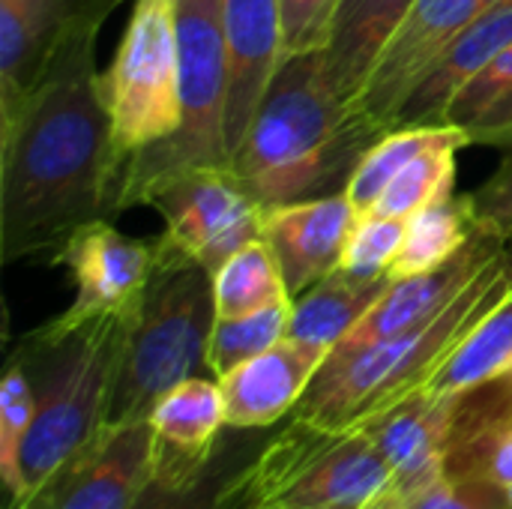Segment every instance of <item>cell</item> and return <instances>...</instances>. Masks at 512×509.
<instances>
[{
  "mask_svg": "<svg viewBox=\"0 0 512 509\" xmlns=\"http://www.w3.org/2000/svg\"><path fill=\"white\" fill-rule=\"evenodd\" d=\"M120 0H78L30 87L0 108L3 261L57 252L114 207V141L96 72L99 27Z\"/></svg>",
  "mask_w": 512,
  "mask_h": 509,
  "instance_id": "6da1fadb",
  "label": "cell"
},
{
  "mask_svg": "<svg viewBox=\"0 0 512 509\" xmlns=\"http://www.w3.org/2000/svg\"><path fill=\"white\" fill-rule=\"evenodd\" d=\"M381 135L333 90L324 51L285 57L231 159L261 210L345 192Z\"/></svg>",
  "mask_w": 512,
  "mask_h": 509,
  "instance_id": "7a4b0ae2",
  "label": "cell"
},
{
  "mask_svg": "<svg viewBox=\"0 0 512 509\" xmlns=\"http://www.w3.org/2000/svg\"><path fill=\"white\" fill-rule=\"evenodd\" d=\"M510 288L504 255H498L438 315L345 360H327L297 405L294 417L327 429H354L390 405L408 399L429 384L450 351L498 300L510 294Z\"/></svg>",
  "mask_w": 512,
  "mask_h": 509,
  "instance_id": "3957f363",
  "label": "cell"
},
{
  "mask_svg": "<svg viewBox=\"0 0 512 509\" xmlns=\"http://www.w3.org/2000/svg\"><path fill=\"white\" fill-rule=\"evenodd\" d=\"M213 324V273L174 252L165 240V258L153 282L123 321L108 423L150 420V411L171 387L207 369Z\"/></svg>",
  "mask_w": 512,
  "mask_h": 509,
  "instance_id": "277c9868",
  "label": "cell"
},
{
  "mask_svg": "<svg viewBox=\"0 0 512 509\" xmlns=\"http://www.w3.org/2000/svg\"><path fill=\"white\" fill-rule=\"evenodd\" d=\"M393 471L366 429H327L294 417L225 486L246 509L372 507Z\"/></svg>",
  "mask_w": 512,
  "mask_h": 509,
  "instance_id": "5b68a950",
  "label": "cell"
},
{
  "mask_svg": "<svg viewBox=\"0 0 512 509\" xmlns=\"http://www.w3.org/2000/svg\"><path fill=\"white\" fill-rule=\"evenodd\" d=\"M180 129L132 159L117 183L114 213L135 207L156 180L192 168H231L225 144V33L222 0H177Z\"/></svg>",
  "mask_w": 512,
  "mask_h": 509,
  "instance_id": "8992f818",
  "label": "cell"
},
{
  "mask_svg": "<svg viewBox=\"0 0 512 509\" xmlns=\"http://www.w3.org/2000/svg\"><path fill=\"white\" fill-rule=\"evenodd\" d=\"M123 321L126 318L93 321L66 342L42 351L54 363L48 366L42 387H36V417L21 453V495L39 486L108 423L120 366Z\"/></svg>",
  "mask_w": 512,
  "mask_h": 509,
  "instance_id": "52a82bcc",
  "label": "cell"
},
{
  "mask_svg": "<svg viewBox=\"0 0 512 509\" xmlns=\"http://www.w3.org/2000/svg\"><path fill=\"white\" fill-rule=\"evenodd\" d=\"M99 90L111 114L117 195L123 168L180 129L177 0L132 3L117 54L99 75Z\"/></svg>",
  "mask_w": 512,
  "mask_h": 509,
  "instance_id": "ba28073f",
  "label": "cell"
},
{
  "mask_svg": "<svg viewBox=\"0 0 512 509\" xmlns=\"http://www.w3.org/2000/svg\"><path fill=\"white\" fill-rule=\"evenodd\" d=\"M165 258V240H135L96 219L78 228L54 255L51 264L66 267L75 279L72 306L54 321L27 336V348L45 351L66 342L81 327L102 318H126L144 297L159 264Z\"/></svg>",
  "mask_w": 512,
  "mask_h": 509,
  "instance_id": "9c48e42d",
  "label": "cell"
},
{
  "mask_svg": "<svg viewBox=\"0 0 512 509\" xmlns=\"http://www.w3.org/2000/svg\"><path fill=\"white\" fill-rule=\"evenodd\" d=\"M162 213L174 252L216 273L234 252L264 237V210L234 168H192L147 186L138 198Z\"/></svg>",
  "mask_w": 512,
  "mask_h": 509,
  "instance_id": "30bf717a",
  "label": "cell"
},
{
  "mask_svg": "<svg viewBox=\"0 0 512 509\" xmlns=\"http://www.w3.org/2000/svg\"><path fill=\"white\" fill-rule=\"evenodd\" d=\"M156 462L159 441L150 420L105 423L96 438L6 509H135L153 483Z\"/></svg>",
  "mask_w": 512,
  "mask_h": 509,
  "instance_id": "8fae6325",
  "label": "cell"
},
{
  "mask_svg": "<svg viewBox=\"0 0 512 509\" xmlns=\"http://www.w3.org/2000/svg\"><path fill=\"white\" fill-rule=\"evenodd\" d=\"M483 0H417L372 66L351 111L378 135L390 132L402 105L450 51L456 36L483 12Z\"/></svg>",
  "mask_w": 512,
  "mask_h": 509,
  "instance_id": "7c38bea8",
  "label": "cell"
},
{
  "mask_svg": "<svg viewBox=\"0 0 512 509\" xmlns=\"http://www.w3.org/2000/svg\"><path fill=\"white\" fill-rule=\"evenodd\" d=\"M459 402L462 396L417 390L408 399L375 414L372 420L360 423V429L369 432L393 471L390 489L381 495V501L405 509L411 498H417L447 474V450Z\"/></svg>",
  "mask_w": 512,
  "mask_h": 509,
  "instance_id": "4fadbf2b",
  "label": "cell"
},
{
  "mask_svg": "<svg viewBox=\"0 0 512 509\" xmlns=\"http://www.w3.org/2000/svg\"><path fill=\"white\" fill-rule=\"evenodd\" d=\"M501 255V240L477 231L471 243L444 267L396 279L390 291L375 303V309L330 351L327 360H345L375 342H384L396 333H405L426 318L447 309L495 258Z\"/></svg>",
  "mask_w": 512,
  "mask_h": 509,
  "instance_id": "5bb4252c",
  "label": "cell"
},
{
  "mask_svg": "<svg viewBox=\"0 0 512 509\" xmlns=\"http://www.w3.org/2000/svg\"><path fill=\"white\" fill-rule=\"evenodd\" d=\"M225 33V144L240 150L252 117L282 63L279 0H222Z\"/></svg>",
  "mask_w": 512,
  "mask_h": 509,
  "instance_id": "9a60e30c",
  "label": "cell"
},
{
  "mask_svg": "<svg viewBox=\"0 0 512 509\" xmlns=\"http://www.w3.org/2000/svg\"><path fill=\"white\" fill-rule=\"evenodd\" d=\"M357 216L345 192L264 210V240L279 261L291 300L342 264Z\"/></svg>",
  "mask_w": 512,
  "mask_h": 509,
  "instance_id": "2e32d148",
  "label": "cell"
},
{
  "mask_svg": "<svg viewBox=\"0 0 512 509\" xmlns=\"http://www.w3.org/2000/svg\"><path fill=\"white\" fill-rule=\"evenodd\" d=\"M330 351L285 336L264 354L219 378L231 429H264L294 414Z\"/></svg>",
  "mask_w": 512,
  "mask_h": 509,
  "instance_id": "e0dca14e",
  "label": "cell"
},
{
  "mask_svg": "<svg viewBox=\"0 0 512 509\" xmlns=\"http://www.w3.org/2000/svg\"><path fill=\"white\" fill-rule=\"evenodd\" d=\"M512 45V0L483 6V12L456 36L450 51L426 75V81L402 105L393 129L399 126H444V111L456 90L474 78L486 63Z\"/></svg>",
  "mask_w": 512,
  "mask_h": 509,
  "instance_id": "ac0fdd59",
  "label": "cell"
},
{
  "mask_svg": "<svg viewBox=\"0 0 512 509\" xmlns=\"http://www.w3.org/2000/svg\"><path fill=\"white\" fill-rule=\"evenodd\" d=\"M417 0H339L330 45L324 48L327 78L351 105L396 27Z\"/></svg>",
  "mask_w": 512,
  "mask_h": 509,
  "instance_id": "d6986e66",
  "label": "cell"
},
{
  "mask_svg": "<svg viewBox=\"0 0 512 509\" xmlns=\"http://www.w3.org/2000/svg\"><path fill=\"white\" fill-rule=\"evenodd\" d=\"M393 282V276L357 279L336 267L309 291L294 297L288 336L333 351L375 309V303L390 291Z\"/></svg>",
  "mask_w": 512,
  "mask_h": 509,
  "instance_id": "ffe728a7",
  "label": "cell"
},
{
  "mask_svg": "<svg viewBox=\"0 0 512 509\" xmlns=\"http://www.w3.org/2000/svg\"><path fill=\"white\" fill-rule=\"evenodd\" d=\"M78 0H0V108L39 75L57 33Z\"/></svg>",
  "mask_w": 512,
  "mask_h": 509,
  "instance_id": "44dd1931",
  "label": "cell"
},
{
  "mask_svg": "<svg viewBox=\"0 0 512 509\" xmlns=\"http://www.w3.org/2000/svg\"><path fill=\"white\" fill-rule=\"evenodd\" d=\"M150 426L162 450L186 459H213V444L228 426L219 381L213 375L180 381L156 402Z\"/></svg>",
  "mask_w": 512,
  "mask_h": 509,
  "instance_id": "7402d4cb",
  "label": "cell"
},
{
  "mask_svg": "<svg viewBox=\"0 0 512 509\" xmlns=\"http://www.w3.org/2000/svg\"><path fill=\"white\" fill-rule=\"evenodd\" d=\"M512 366V288L498 300L450 351L441 369L429 378L423 390L441 396H462L495 378Z\"/></svg>",
  "mask_w": 512,
  "mask_h": 509,
  "instance_id": "603a6c76",
  "label": "cell"
},
{
  "mask_svg": "<svg viewBox=\"0 0 512 509\" xmlns=\"http://www.w3.org/2000/svg\"><path fill=\"white\" fill-rule=\"evenodd\" d=\"M444 123L468 135L471 144H512V45L468 78L444 111Z\"/></svg>",
  "mask_w": 512,
  "mask_h": 509,
  "instance_id": "cb8c5ba5",
  "label": "cell"
},
{
  "mask_svg": "<svg viewBox=\"0 0 512 509\" xmlns=\"http://www.w3.org/2000/svg\"><path fill=\"white\" fill-rule=\"evenodd\" d=\"M474 234L477 225L468 195H447L408 219L405 243L390 276L405 279L438 270L447 261H453L471 243Z\"/></svg>",
  "mask_w": 512,
  "mask_h": 509,
  "instance_id": "d4e9b609",
  "label": "cell"
},
{
  "mask_svg": "<svg viewBox=\"0 0 512 509\" xmlns=\"http://www.w3.org/2000/svg\"><path fill=\"white\" fill-rule=\"evenodd\" d=\"M216 318H243L291 300L270 243L252 240L213 273Z\"/></svg>",
  "mask_w": 512,
  "mask_h": 509,
  "instance_id": "484cf974",
  "label": "cell"
},
{
  "mask_svg": "<svg viewBox=\"0 0 512 509\" xmlns=\"http://www.w3.org/2000/svg\"><path fill=\"white\" fill-rule=\"evenodd\" d=\"M462 147H471L468 135L456 129L450 138L441 144L429 147L417 159H411L384 189L378 204L369 213L378 216H393V219H411L429 204L453 195V180H456V153Z\"/></svg>",
  "mask_w": 512,
  "mask_h": 509,
  "instance_id": "4316f807",
  "label": "cell"
},
{
  "mask_svg": "<svg viewBox=\"0 0 512 509\" xmlns=\"http://www.w3.org/2000/svg\"><path fill=\"white\" fill-rule=\"evenodd\" d=\"M456 132V126H399L384 132L360 159V165L354 168L345 195L351 198V204L357 207V213H369L378 198L384 195V189L390 186V180L420 153H426L429 147L441 144L444 138H450Z\"/></svg>",
  "mask_w": 512,
  "mask_h": 509,
  "instance_id": "83f0119b",
  "label": "cell"
},
{
  "mask_svg": "<svg viewBox=\"0 0 512 509\" xmlns=\"http://www.w3.org/2000/svg\"><path fill=\"white\" fill-rule=\"evenodd\" d=\"M291 303H276L261 312L243 315V318H216L210 345H207V375L216 381L237 369L240 363L264 354L276 342L288 336V321H291Z\"/></svg>",
  "mask_w": 512,
  "mask_h": 509,
  "instance_id": "f1b7e54d",
  "label": "cell"
},
{
  "mask_svg": "<svg viewBox=\"0 0 512 509\" xmlns=\"http://www.w3.org/2000/svg\"><path fill=\"white\" fill-rule=\"evenodd\" d=\"M33 417H36V387L21 357L6 369L0 384V477L12 498L24 492L21 453Z\"/></svg>",
  "mask_w": 512,
  "mask_h": 509,
  "instance_id": "f546056e",
  "label": "cell"
},
{
  "mask_svg": "<svg viewBox=\"0 0 512 509\" xmlns=\"http://www.w3.org/2000/svg\"><path fill=\"white\" fill-rule=\"evenodd\" d=\"M213 495L210 459H186L159 447L153 483L147 486L135 509H210Z\"/></svg>",
  "mask_w": 512,
  "mask_h": 509,
  "instance_id": "4dcf8cb0",
  "label": "cell"
},
{
  "mask_svg": "<svg viewBox=\"0 0 512 509\" xmlns=\"http://www.w3.org/2000/svg\"><path fill=\"white\" fill-rule=\"evenodd\" d=\"M408 219H393V216H378V213H360L357 225L348 237L345 255H342V270L357 276V279H381L390 276L402 243H405Z\"/></svg>",
  "mask_w": 512,
  "mask_h": 509,
  "instance_id": "1f68e13d",
  "label": "cell"
},
{
  "mask_svg": "<svg viewBox=\"0 0 512 509\" xmlns=\"http://www.w3.org/2000/svg\"><path fill=\"white\" fill-rule=\"evenodd\" d=\"M339 0H279L282 60L330 45Z\"/></svg>",
  "mask_w": 512,
  "mask_h": 509,
  "instance_id": "d6a6232c",
  "label": "cell"
},
{
  "mask_svg": "<svg viewBox=\"0 0 512 509\" xmlns=\"http://www.w3.org/2000/svg\"><path fill=\"white\" fill-rule=\"evenodd\" d=\"M405 509H510V489L480 474H444Z\"/></svg>",
  "mask_w": 512,
  "mask_h": 509,
  "instance_id": "836d02e7",
  "label": "cell"
},
{
  "mask_svg": "<svg viewBox=\"0 0 512 509\" xmlns=\"http://www.w3.org/2000/svg\"><path fill=\"white\" fill-rule=\"evenodd\" d=\"M468 201L477 231L504 243V237L512 234V144L498 171L483 186L468 192Z\"/></svg>",
  "mask_w": 512,
  "mask_h": 509,
  "instance_id": "e575fe53",
  "label": "cell"
},
{
  "mask_svg": "<svg viewBox=\"0 0 512 509\" xmlns=\"http://www.w3.org/2000/svg\"><path fill=\"white\" fill-rule=\"evenodd\" d=\"M474 405L480 411H486L489 417L495 420H504V423H512V366L495 381L477 387V390H468Z\"/></svg>",
  "mask_w": 512,
  "mask_h": 509,
  "instance_id": "d590c367",
  "label": "cell"
},
{
  "mask_svg": "<svg viewBox=\"0 0 512 509\" xmlns=\"http://www.w3.org/2000/svg\"><path fill=\"white\" fill-rule=\"evenodd\" d=\"M210 509H246L234 495H228L225 492V486H219L216 489V495H213V504H210ZM327 509H369V507H327Z\"/></svg>",
  "mask_w": 512,
  "mask_h": 509,
  "instance_id": "8d00e7d4",
  "label": "cell"
},
{
  "mask_svg": "<svg viewBox=\"0 0 512 509\" xmlns=\"http://www.w3.org/2000/svg\"><path fill=\"white\" fill-rule=\"evenodd\" d=\"M501 255H504V273H507V279L512 282V234L510 237H504V243H501Z\"/></svg>",
  "mask_w": 512,
  "mask_h": 509,
  "instance_id": "74e56055",
  "label": "cell"
},
{
  "mask_svg": "<svg viewBox=\"0 0 512 509\" xmlns=\"http://www.w3.org/2000/svg\"><path fill=\"white\" fill-rule=\"evenodd\" d=\"M369 509H399V507H390L387 501H378V504H372V507H369Z\"/></svg>",
  "mask_w": 512,
  "mask_h": 509,
  "instance_id": "f35d334b",
  "label": "cell"
},
{
  "mask_svg": "<svg viewBox=\"0 0 512 509\" xmlns=\"http://www.w3.org/2000/svg\"><path fill=\"white\" fill-rule=\"evenodd\" d=\"M483 3H486V6H489V3H498V0H483Z\"/></svg>",
  "mask_w": 512,
  "mask_h": 509,
  "instance_id": "ab89813d",
  "label": "cell"
},
{
  "mask_svg": "<svg viewBox=\"0 0 512 509\" xmlns=\"http://www.w3.org/2000/svg\"><path fill=\"white\" fill-rule=\"evenodd\" d=\"M510 509H512V489H510Z\"/></svg>",
  "mask_w": 512,
  "mask_h": 509,
  "instance_id": "60d3db41",
  "label": "cell"
}]
</instances>
